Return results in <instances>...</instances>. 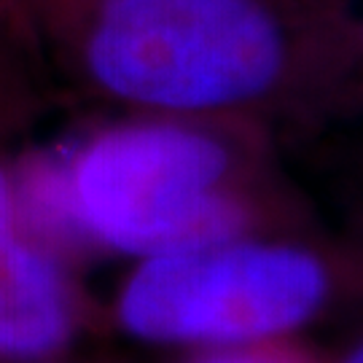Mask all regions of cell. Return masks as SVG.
<instances>
[{
    "mask_svg": "<svg viewBox=\"0 0 363 363\" xmlns=\"http://www.w3.org/2000/svg\"><path fill=\"white\" fill-rule=\"evenodd\" d=\"M345 363H363V345H358V347L345 358Z\"/></svg>",
    "mask_w": 363,
    "mask_h": 363,
    "instance_id": "cell-7",
    "label": "cell"
},
{
    "mask_svg": "<svg viewBox=\"0 0 363 363\" xmlns=\"http://www.w3.org/2000/svg\"><path fill=\"white\" fill-rule=\"evenodd\" d=\"M199 363H301L294 355L280 352L274 345L232 347V350H210Z\"/></svg>",
    "mask_w": 363,
    "mask_h": 363,
    "instance_id": "cell-5",
    "label": "cell"
},
{
    "mask_svg": "<svg viewBox=\"0 0 363 363\" xmlns=\"http://www.w3.org/2000/svg\"><path fill=\"white\" fill-rule=\"evenodd\" d=\"M67 164L78 237L130 256L208 245L240 229L226 196L229 148L183 124H127L97 135Z\"/></svg>",
    "mask_w": 363,
    "mask_h": 363,
    "instance_id": "cell-2",
    "label": "cell"
},
{
    "mask_svg": "<svg viewBox=\"0 0 363 363\" xmlns=\"http://www.w3.org/2000/svg\"><path fill=\"white\" fill-rule=\"evenodd\" d=\"M19 229V205H16V189L0 169V232Z\"/></svg>",
    "mask_w": 363,
    "mask_h": 363,
    "instance_id": "cell-6",
    "label": "cell"
},
{
    "mask_svg": "<svg viewBox=\"0 0 363 363\" xmlns=\"http://www.w3.org/2000/svg\"><path fill=\"white\" fill-rule=\"evenodd\" d=\"M70 323V296L52 256L19 229L0 232V355H49Z\"/></svg>",
    "mask_w": 363,
    "mask_h": 363,
    "instance_id": "cell-4",
    "label": "cell"
},
{
    "mask_svg": "<svg viewBox=\"0 0 363 363\" xmlns=\"http://www.w3.org/2000/svg\"><path fill=\"white\" fill-rule=\"evenodd\" d=\"M286 54L264 0H100L86 35V67L105 91L178 113L267 94Z\"/></svg>",
    "mask_w": 363,
    "mask_h": 363,
    "instance_id": "cell-1",
    "label": "cell"
},
{
    "mask_svg": "<svg viewBox=\"0 0 363 363\" xmlns=\"http://www.w3.org/2000/svg\"><path fill=\"white\" fill-rule=\"evenodd\" d=\"M328 277L318 256L283 242L226 237L145 256L118 298L121 325L140 339L232 350L272 345L312 320Z\"/></svg>",
    "mask_w": 363,
    "mask_h": 363,
    "instance_id": "cell-3",
    "label": "cell"
}]
</instances>
